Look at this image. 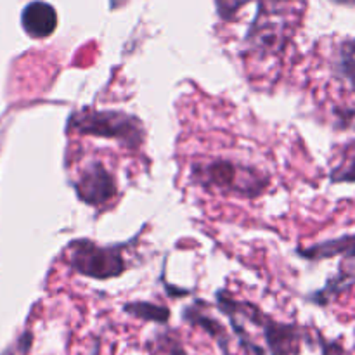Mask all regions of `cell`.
<instances>
[{
	"label": "cell",
	"mask_w": 355,
	"mask_h": 355,
	"mask_svg": "<svg viewBox=\"0 0 355 355\" xmlns=\"http://www.w3.org/2000/svg\"><path fill=\"white\" fill-rule=\"evenodd\" d=\"M76 191L85 203L103 205L114 196L116 184L111 173L101 163H92L80 175Z\"/></svg>",
	"instance_id": "3957f363"
},
{
	"label": "cell",
	"mask_w": 355,
	"mask_h": 355,
	"mask_svg": "<svg viewBox=\"0 0 355 355\" xmlns=\"http://www.w3.org/2000/svg\"><path fill=\"white\" fill-rule=\"evenodd\" d=\"M21 23L31 38H47L58 26V14L51 3L37 0L24 7Z\"/></svg>",
	"instance_id": "5b68a950"
},
{
	"label": "cell",
	"mask_w": 355,
	"mask_h": 355,
	"mask_svg": "<svg viewBox=\"0 0 355 355\" xmlns=\"http://www.w3.org/2000/svg\"><path fill=\"white\" fill-rule=\"evenodd\" d=\"M340 3H355V0H336Z\"/></svg>",
	"instance_id": "7c38bea8"
},
{
	"label": "cell",
	"mask_w": 355,
	"mask_h": 355,
	"mask_svg": "<svg viewBox=\"0 0 355 355\" xmlns=\"http://www.w3.org/2000/svg\"><path fill=\"white\" fill-rule=\"evenodd\" d=\"M71 267L83 276L106 279L118 276L125 269L121 246L103 248L90 241H76L71 248Z\"/></svg>",
	"instance_id": "7a4b0ae2"
},
{
	"label": "cell",
	"mask_w": 355,
	"mask_h": 355,
	"mask_svg": "<svg viewBox=\"0 0 355 355\" xmlns=\"http://www.w3.org/2000/svg\"><path fill=\"white\" fill-rule=\"evenodd\" d=\"M184 319H186L189 324H194V326H200V328H203L205 331L208 333V335L211 336V338L215 340V342L218 343V347H220V350L224 352V355L229 354V338H227V333H225V329L222 328L220 324H218L217 321H215L214 318H210V315H205L203 312H198L196 309H187L186 312H184Z\"/></svg>",
	"instance_id": "52a82bcc"
},
{
	"label": "cell",
	"mask_w": 355,
	"mask_h": 355,
	"mask_svg": "<svg viewBox=\"0 0 355 355\" xmlns=\"http://www.w3.org/2000/svg\"><path fill=\"white\" fill-rule=\"evenodd\" d=\"M73 127L82 134L111 137L128 148H137L142 141L141 123L134 116L121 111H87L73 120Z\"/></svg>",
	"instance_id": "6da1fadb"
},
{
	"label": "cell",
	"mask_w": 355,
	"mask_h": 355,
	"mask_svg": "<svg viewBox=\"0 0 355 355\" xmlns=\"http://www.w3.org/2000/svg\"><path fill=\"white\" fill-rule=\"evenodd\" d=\"M263 329L267 349L272 355H298L300 352V331L297 326L281 324L263 318L260 322Z\"/></svg>",
	"instance_id": "277c9868"
},
{
	"label": "cell",
	"mask_w": 355,
	"mask_h": 355,
	"mask_svg": "<svg viewBox=\"0 0 355 355\" xmlns=\"http://www.w3.org/2000/svg\"><path fill=\"white\" fill-rule=\"evenodd\" d=\"M321 345H322V354L324 355H347L345 349L335 342H324V340H321Z\"/></svg>",
	"instance_id": "30bf717a"
},
{
	"label": "cell",
	"mask_w": 355,
	"mask_h": 355,
	"mask_svg": "<svg viewBox=\"0 0 355 355\" xmlns=\"http://www.w3.org/2000/svg\"><path fill=\"white\" fill-rule=\"evenodd\" d=\"M166 355H187V354H186V350L182 349V347L177 345V343H175V345L170 347L168 352H166Z\"/></svg>",
	"instance_id": "8fae6325"
},
{
	"label": "cell",
	"mask_w": 355,
	"mask_h": 355,
	"mask_svg": "<svg viewBox=\"0 0 355 355\" xmlns=\"http://www.w3.org/2000/svg\"><path fill=\"white\" fill-rule=\"evenodd\" d=\"M338 73L355 92V38L347 40L338 52Z\"/></svg>",
	"instance_id": "9c48e42d"
},
{
	"label": "cell",
	"mask_w": 355,
	"mask_h": 355,
	"mask_svg": "<svg viewBox=\"0 0 355 355\" xmlns=\"http://www.w3.org/2000/svg\"><path fill=\"white\" fill-rule=\"evenodd\" d=\"M125 311L130 315L139 319H144V321L158 322V324H165L170 318L168 309L159 307V305L148 304V302H137V304H130L125 307Z\"/></svg>",
	"instance_id": "ba28073f"
},
{
	"label": "cell",
	"mask_w": 355,
	"mask_h": 355,
	"mask_svg": "<svg viewBox=\"0 0 355 355\" xmlns=\"http://www.w3.org/2000/svg\"><path fill=\"white\" fill-rule=\"evenodd\" d=\"M201 177L205 180V186H215V187H231V189H246L245 184L239 182V173L236 166H232L227 162H215L210 163L203 168Z\"/></svg>",
	"instance_id": "8992f818"
}]
</instances>
